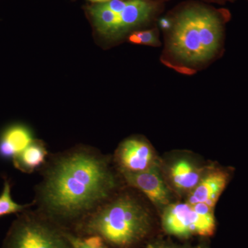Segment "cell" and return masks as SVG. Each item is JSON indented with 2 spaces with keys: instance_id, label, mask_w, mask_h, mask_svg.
<instances>
[{
  "instance_id": "6da1fadb",
  "label": "cell",
  "mask_w": 248,
  "mask_h": 248,
  "mask_svg": "<svg viewBox=\"0 0 248 248\" xmlns=\"http://www.w3.org/2000/svg\"><path fill=\"white\" fill-rule=\"evenodd\" d=\"M35 187V210L73 231L118 192L108 156L88 146L50 154Z\"/></svg>"
},
{
  "instance_id": "7a4b0ae2",
  "label": "cell",
  "mask_w": 248,
  "mask_h": 248,
  "mask_svg": "<svg viewBox=\"0 0 248 248\" xmlns=\"http://www.w3.org/2000/svg\"><path fill=\"white\" fill-rule=\"evenodd\" d=\"M149 211L131 192L118 191L73 231L79 236H99L110 248H134L148 236Z\"/></svg>"
},
{
  "instance_id": "3957f363",
  "label": "cell",
  "mask_w": 248,
  "mask_h": 248,
  "mask_svg": "<svg viewBox=\"0 0 248 248\" xmlns=\"http://www.w3.org/2000/svg\"><path fill=\"white\" fill-rule=\"evenodd\" d=\"M223 35L221 15L205 6H189L174 19L168 37V51L185 66H202L219 53Z\"/></svg>"
},
{
  "instance_id": "277c9868",
  "label": "cell",
  "mask_w": 248,
  "mask_h": 248,
  "mask_svg": "<svg viewBox=\"0 0 248 248\" xmlns=\"http://www.w3.org/2000/svg\"><path fill=\"white\" fill-rule=\"evenodd\" d=\"M1 248H72L64 229L35 209L17 214Z\"/></svg>"
},
{
  "instance_id": "5b68a950",
  "label": "cell",
  "mask_w": 248,
  "mask_h": 248,
  "mask_svg": "<svg viewBox=\"0 0 248 248\" xmlns=\"http://www.w3.org/2000/svg\"><path fill=\"white\" fill-rule=\"evenodd\" d=\"M162 225L166 232L178 237L210 236L216 226L214 208L202 203H170L165 207Z\"/></svg>"
},
{
  "instance_id": "8992f818",
  "label": "cell",
  "mask_w": 248,
  "mask_h": 248,
  "mask_svg": "<svg viewBox=\"0 0 248 248\" xmlns=\"http://www.w3.org/2000/svg\"><path fill=\"white\" fill-rule=\"evenodd\" d=\"M114 161L120 175L144 172L158 166L151 145L138 137L125 139L116 150Z\"/></svg>"
},
{
  "instance_id": "52a82bcc",
  "label": "cell",
  "mask_w": 248,
  "mask_h": 248,
  "mask_svg": "<svg viewBox=\"0 0 248 248\" xmlns=\"http://www.w3.org/2000/svg\"><path fill=\"white\" fill-rule=\"evenodd\" d=\"M121 177L127 186L144 194L156 206L169 205L170 191L160 174L159 166L144 172L122 174Z\"/></svg>"
},
{
  "instance_id": "ba28073f",
  "label": "cell",
  "mask_w": 248,
  "mask_h": 248,
  "mask_svg": "<svg viewBox=\"0 0 248 248\" xmlns=\"http://www.w3.org/2000/svg\"><path fill=\"white\" fill-rule=\"evenodd\" d=\"M228 179L229 174L223 170L214 169L205 173L198 185L190 192L187 203H205L214 208L226 188Z\"/></svg>"
},
{
  "instance_id": "9c48e42d",
  "label": "cell",
  "mask_w": 248,
  "mask_h": 248,
  "mask_svg": "<svg viewBox=\"0 0 248 248\" xmlns=\"http://www.w3.org/2000/svg\"><path fill=\"white\" fill-rule=\"evenodd\" d=\"M35 140L33 133L26 125H12L5 130L0 139V157L13 161Z\"/></svg>"
},
{
  "instance_id": "30bf717a",
  "label": "cell",
  "mask_w": 248,
  "mask_h": 248,
  "mask_svg": "<svg viewBox=\"0 0 248 248\" xmlns=\"http://www.w3.org/2000/svg\"><path fill=\"white\" fill-rule=\"evenodd\" d=\"M154 10L153 4L147 0H128L125 7L118 14L117 37L146 22Z\"/></svg>"
},
{
  "instance_id": "8fae6325",
  "label": "cell",
  "mask_w": 248,
  "mask_h": 248,
  "mask_svg": "<svg viewBox=\"0 0 248 248\" xmlns=\"http://www.w3.org/2000/svg\"><path fill=\"white\" fill-rule=\"evenodd\" d=\"M170 178L174 187L182 192H191L203 177L202 169L185 159H178L170 166Z\"/></svg>"
},
{
  "instance_id": "7c38bea8",
  "label": "cell",
  "mask_w": 248,
  "mask_h": 248,
  "mask_svg": "<svg viewBox=\"0 0 248 248\" xmlns=\"http://www.w3.org/2000/svg\"><path fill=\"white\" fill-rule=\"evenodd\" d=\"M49 155L45 143L35 140L19 153L13 162L15 167L21 172L31 174L40 170L46 163Z\"/></svg>"
},
{
  "instance_id": "4fadbf2b",
  "label": "cell",
  "mask_w": 248,
  "mask_h": 248,
  "mask_svg": "<svg viewBox=\"0 0 248 248\" xmlns=\"http://www.w3.org/2000/svg\"><path fill=\"white\" fill-rule=\"evenodd\" d=\"M94 19V25L102 35L117 37L118 28V14L108 9L104 4H98L90 9Z\"/></svg>"
},
{
  "instance_id": "5bb4252c",
  "label": "cell",
  "mask_w": 248,
  "mask_h": 248,
  "mask_svg": "<svg viewBox=\"0 0 248 248\" xmlns=\"http://www.w3.org/2000/svg\"><path fill=\"white\" fill-rule=\"evenodd\" d=\"M34 206L33 202L19 204L13 200L11 184L9 180L4 179V187L0 195V217L11 214H19Z\"/></svg>"
},
{
  "instance_id": "9a60e30c",
  "label": "cell",
  "mask_w": 248,
  "mask_h": 248,
  "mask_svg": "<svg viewBox=\"0 0 248 248\" xmlns=\"http://www.w3.org/2000/svg\"><path fill=\"white\" fill-rule=\"evenodd\" d=\"M64 232L72 248H110L99 236L94 235L79 236L66 229Z\"/></svg>"
},
{
  "instance_id": "2e32d148",
  "label": "cell",
  "mask_w": 248,
  "mask_h": 248,
  "mask_svg": "<svg viewBox=\"0 0 248 248\" xmlns=\"http://www.w3.org/2000/svg\"><path fill=\"white\" fill-rule=\"evenodd\" d=\"M130 42L135 44L157 46L160 45L157 34L155 30L139 31L132 34L129 37Z\"/></svg>"
},
{
  "instance_id": "e0dca14e",
  "label": "cell",
  "mask_w": 248,
  "mask_h": 248,
  "mask_svg": "<svg viewBox=\"0 0 248 248\" xmlns=\"http://www.w3.org/2000/svg\"><path fill=\"white\" fill-rule=\"evenodd\" d=\"M148 248H172L170 247V246H158V245H156V246H150Z\"/></svg>"
},
{
  "instance_id": "ac0fdd59",
  "label": "cell",
  "mask_w": 248,
  "mask_h": 248,
  "mask_svg": "<svg viewBox=\"0 0 248 248\" xmlns=\"http://www.w3.org/2000/svg\"><path fill=\"white\" fill-rule=\"evenodd\" d=\"M89 1H92V2L99 3V4H104V3H107L111 0H89Z\"/></svg>"
},
{
  "instance_id": "d6986e66",
  "label": "cell",
  "mask_w": 248,
  "mask_h": 248,
  "mask_svg": "<svg viewBox=\"0 0 248 248\" xmlns=\"http://www.w3.org/2000/svg\"><path fill=\"white\" fill-rule=\"evenodd\" d=\"M216 1H234V0H216Z\"/></svg>"
}]
</instances>
